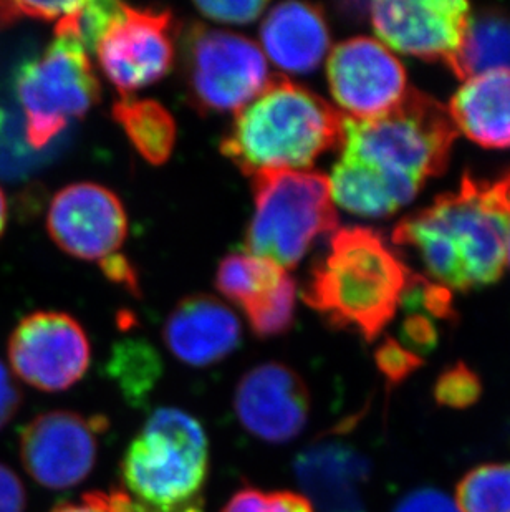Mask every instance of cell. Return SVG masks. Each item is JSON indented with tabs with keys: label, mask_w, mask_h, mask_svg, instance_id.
Listing matches in <instances>:
<instances>
[{
	"label": "cell",
	"mask_w": 510,
	"mask_h": 512,
	"mask_svg": "<svg viewBox=\"0 0 510 512\" xmlns=\"http://www.w3.org/2000/svg\"><path fill=\"white\" fill-rule=\"evenodd\" d=\"M383 45L401 54L453 67L461 49L469 4L461 0H400L370 5Z\"/></svg>",
	"instance_id": "cell-14"
},
{
	"label": "cell",
	"mask_w": 510,
	"mask_h": 512,
	"mask_svg": "<svg viewBox=\"0 0 510 512\" xmlns=\"http://www.w3.org/2000/svg\"><path fill=\"white\" fill-rule=\"evenodd\" d=\"M234 411L249 435L285 445L307 426L310 393L299 373L284 363H260L237 383Z\"/></svg>",
	"instance_id": "cell-15"
},
{
	"label": "cell",
	"mask_w": 510,
	"mask_h": 512,
	"mask_svg": "<svg viewBox=\"0 0 510 512\" xmlns=\"http://www.w3.org/2000/svg\"><path fill=\"white\" fill-rule=\"evenodd\" d=\"M176 32L169 10L121 5L120 15L95 47L105 77L125 98L159 82L173 68Z\"/></svg>",
	"instance_id": "cell-9"
},
{
	"label": "cell",
	"mask_w": 510,
	"mask_h": 512,
	"mask_svg": "<svg viewBox=\"0 0 510 512\" xmlns=\"http://www.w3.org/2000/svg\"><path fill=\"white\" fill-rule=\"evenodd\" d=\"M458 133L448 108L416 88H408L398 107L375 120L343 116L332 198L365 218L395 214L446 171Z\"/></svg>",
	"instance_id": "cell-1"
},
{
	"label": "cell",
	"mask_w": 510,
	"mask_h": 512,
	"mask_svg": "<svg viewBox=\"0 0 510 512\" xmlns=\"http://www.w3.org/2000/svg\"><path fill=\"white\" fill-rule=\"evenodd\" d=\"M507 264L510 266V221H509V232H507Z\"/></svg>",
	"instance_id": "cell-35"
},
{
	"label": "cell",
	"mask_w": 510,
	"mask_h": 512,
	"mask_svg": "<svg viewBox=\"0 0 510 512\" xmlns=\"http://www.w3.org/2000/svg\"><path fill=\"white\" fill-rule=\"evenodd\" d=\"M414 276L378 232L343 228L312 267L302 297L333 327L373 342L395 319Z\"/></svg>",
	"instance_id": "cell-3"
},
{
	"label": "cell",
	"mask_w": 510,
	"mask_h": 512,
	"mask_svg": "<svg viewBox=\"0 0 510 512\" xmlns=\"http://www.w3.org/2000/svg\"><path fill=\"white\" fill-rule=\"evenodd\" d=\"M237 315L221 300L206 294L181 300L164 322L163 340L179 362L211 367L229 357L241 343Z\"/></svg>",
	"instance_id": "cell-18"
},
{
	"label": "cell",
	"mask_w": 510,
	"mask_h": 512,
	"mask_svg": "<svg viewBox=\"0 0 510 512\" xmlns=\"http://www.w3.org/2000/svg\"><path fill=\"white\" fill-rule=\"evenodd\" d=\"M393 512H461L458 504L439 489L423 488L411 491L400 499Z\"/></svg>",
	"instance_id": "cell-29"
},
{
	"label": "cell",
	"mask_w": 510,
	"mask_h": 512,
	"mask_svg": "<svg viewBox=\"0 0 510 512\" xmlns=\"http://www.w3.org/2000/svg\"><path fill=\"white\" fill-rule=\"evenodd\" d=\"M492 70H510V14L482 9L469 15L451 72L467 80Z\"/></svg>",
	"instance_id": "cell-21"
},
{
	"label": "cell",
	"mask_w": 510,
	"mask_h": 512,
	"mask_svg": "<svg viewBox=\"0 0 510 512\" xmlns=\"http://www.w3.org/2000/svg\"><path fill=\"white\" fill-rule=\"evenodd\" d=\"M121 493L131 512H204L209 440L178 408L153 411L121 458Z\"/></svg>",
	"instance_id": "cell-5"
},
{
	"label": "cell",
	"mask_w": 510,
	"mask_h": 512,
	"mask_svg": "<svg viewBox=\"0 0 510 512\" xmlns=\"http://www.w3.org/2000/svg\"><path fill=\"white\" fill-rule=\"evenodd\" d=\"M260 42L277 67L305 75L317 70L327 55L330 30L317 5L285 2L275 5L265 17Z\"/></svg>",
	"instance_id": "cell-19"
},
{
	"label": "cell",
	"mask_w": 510,
	"mask_h": 512,
	"mask_svg": "<svg viewBox=\"0 0 510 512\" xmlns=\"http://www.w3.org/2000/svg\"><path fill=\"white\" fill-rule=\"evenodd\" d=\"M403 339L408 343L409 350L428 352L438 342V330L428 317L416 315L409 317L403 327Z\"/></svg>",
	"instance_id": "cell-32"
},
{
	"label": "cell",
	"mask_w": 510,
	"mask_h": 512,
	"mask_svg": "<svg viewBox=\"0 0 510 512\" xmlns=\"http://www.w3.org/2000/svg\"><path fill=\"white\" fill-rule=\"evenodd\" d=\"M7 199H5L2 189H0V236L4 232L5 224H7Z\"/></svg>",
	"instance_id": "cell-34"
},
{
	"label": "cell",
	"mask_w": 510,
	"mask_h": 512,
	"mask_svg": "<svg viewBox=\"0 0 510 512\" xmlns=\"http://www.w3.org/2000/svg\"><path fill=\"white\" fill-rule=\"evenodd\" d=\"M27 494L19 476L0 463V512H25Z\"/></svg>",
	"instance_id": "cell-31"
},
{
	"label": "cell",
	"mask_w": 510,
	"mask_h": 512,
	"mask_svg": "<svg viewBox=\"0 0 510 512\" xmlns=\"http://www.w3.org/2000/svg\"><path fill=\"white\" fill-rule=\"evenodd\" d=\"M509 221L499 181L464 174L458 191L406 216L393 242L416 252L434 284L466 292L499 281L507 264Z\"/></svg>",
	"instance_id": "cell-2"
},
{
	"label": "cell",
	"mask_w": 510,
	"mask_h": 512,
	"mask_svg": "<svg viewBox=\"0 0 510 512\" xmlns=\"http://www.w3.org/2000/svg\"><path fill=\"white\" fill-rule=\"evenodd\" d=\"M53 242L70 256L100 264L118 256L128 234L125 208L95 183L70 184L53 196L47 214Z\"/></svg>",
	"instance_id": "cell-13"
},
{
	"label": "cell",
	"mask_w": 510,
	"mask_h": 512,
	"mask_svg": "<svg viewBox=\"0 0 510 512\" xmlns=\"http://www.w3.org/2000/svg\"><path fill=\"white\" fill-rule=\"evenodd\" d=\"M181 50L189 103L204 115L239 112L270 83L262 50L244 35L194 24Z\"/></svg>",
	"instance_id": "cell-8"
},
{
	"label": "cell",
	"mask_w": 510,
	"mask_h": 512,
	"mask_svg": "<svg viewBox=\"0 0 510 512\" xmlns=\"http://www.w3.org/2000/svg\"><path fill=\"white\" fill-rule=\"evenodd\" d=\"M108 370L126 397L136 401L154 387L161 363L150 343L126 340L116 345Z\"/></svg>",
	"instance_id": "cell-24"
},
{
	"label": "cell",
	"mask_w": 510,
	"mask_h": 512,
	"mask_svg": "<svg viewBox=\"0 0 510 512\" xmlns=\"http://www.w3.org/2000/svg\"><path fill=\"white\" fill-rule=\"evenodd\" d=\"M254 216L247 251L282 269L299 264L318 237L335 231L330 179L317 171H262L252 176Z\"/></svg>",
	"instance_id": "cell-6"
},
{
	"label": "cell",
	"mask_w": 510,
	"mask_h": 512,
	"mask_svg": "<svg viewBox=\"0 0 510 512\" xmlns=\"http://www.w3.org/2000/svg\"><path fill=\"white\" fill-rule=\"evenodd\" d=\"M131 145L151 165H164L171 158L176 143V121L156 100L123 98L111 110Z\"/></svg>",
	"instance_id": "cell-22"
},
{
	"label": "cell",
	"mask_w": 510,
	"mask_h": 512,
	"mask_svg": "<svg viewBox=\"0 0 510 512\" xmlns=\"http://www.w3.org/2000/svg\"><path fill=\"white\" fill-rule=\"evenodd\" d=\"M17 95L27 141L42 148L100 102L102 87L82 40L70 32H55L44 55L20 70Z\"/></svg>",
	"instance_id": "cell-7"
},
{
	"label": "cell",
	"mask_w": 510,
	"mask_h": 512,
	"mask_svg": "<svg viewBox=\"0 0 510 512\" xmlns=\"http://www.w3.org/2000/svg\"><path fill=\"white\" fill-rule=\"evenodd\" d=\"M456 498L461 512H510V463L471 469L458 484Z\"/></svg>",
	"instance_id": "cell-23"
},
{
	"label": "cell",
	"mask_w": 510,
	"mask_h": 512,
	"mask_svg": "<svg viewBox=\"0 0 510 512\" xmlns=\"http://www.w3.org/2000/svg\"><path fill=\"white\" fill-rule=\"evenodd\" d=\"M348 426L318 436L295 458V479L315 512H366L371 463L345 438Z\"/></svg>",
	"instance_id": "cell-16"
},
{
	"label": "cell",
	"mask_w": 510,
	"mask_h": 512,
	"mask_svg": "<svg viewBox=\"0 0 510 512\" xmlns=\"http://www.w3.org/2000/svg\"><path fill=\"white\" fill-rule=\"evenodd\" d=\"M194 7L207 17L221 24H251L265 9L262 0H239V2H196Z\"/></svg>",
	"instance_id": "cell-28"
},
{
	"label": "cell",
	"mask_w": 510,
	"mask_h": 512,
	"mask_svg": "<svg viewBox=\"0 0 510 512\" xmlns=\"http://www.w3.org/2000/svg\"><path fill=\"white\" fill-rule=\"evenodd\" d=\"M50 512H131L130 503L120 489L110 493L83 494L82 499L77 503H63Z\"/></svg>",
	"instance_id": "cell-30"
},
{
	"label": "cell",
	"mask_w": 510,
	"mask_h": 512,
	"mask_svg": "<svg viewBox=\"0 0 510 512\" xmlns=\"http://www.w3.org/2000/svg\"><path fill=\"white\" fill-rule=\"evenodd\" d=\"M221 512H315L304 494L294 491H262L242 488Z\"/></svg>",
	"instance_id": "cell-25"
},
{
	"label": "cell",
	"mask_w": 510,
	"mask_h": 512,
	"mask_svg": "<svg viewBox=\"0 0 510 512\" xmlns=\"http://www.w3.org/2000/svg\"><path fill=\"white\" fill-rule=\"evenodd\" d=\"M481 380L476 372L459 362L446 368L434 385V400L441 406L464 410L474 405L481 397Z\"/></svg>",
	"instance_id": "cell-26"
},
{
	"label": "cell",
	"mask_w": 510,
	"mask_h": 512,
	"mask_svg": "<svg viewBox=\"0 0 510 512\" xmlns=\"http://www.w3.org/2000/svg\"><path fill=\"white\" fill-rule=\"evenodd\" d=\"M376 367L385 375L390 387L405 382L421 365L423 358L409 350L403 343L395 339L386 340L375 353Z\"/></svg>",
	"instance_id": "cell-27"
},
{
	"label": "cell",
	"mask_w": 510,
	"mask_h": 512,
	"mask_svg": "<svg viewBox=\"0 0 510 512\" xmlns=\"http://www.w3.org/2000/svg\"><path fill=\"white\" fill-rule=\"evenodd\" d=\"M216 287L241 307L260 339L279 337L294 324L297 285L269 259L249 252L229 254L217 267Z\"/></svg>",
	"instance_id": "cell-17"
},
{
	"label": "cell",
	"mask_w": 510,
	"mask_h": 512,
	"mask_svg": "<svg viewBox=\"0 0 510 512\" xmlns=\"http://www.w3.org/2000/svg\"><path fill=\"white\" fill-rule=\"evenodd\" d=\"M343 115L317 93L274 78L237 112L221 151L242 173L295 170L340 146Z\"/></svg>",
	"instance_id": "cell-4"
},
{
	"label": "cell",
	"mask_w": 510,
	"mask_h": 512,
	"mask_svg": "<svg viewBox=\"0 0 510 512\" xmlns=\"http://www.w3.org/2000/svg\"><path fill=\"white\" fill-rule=\"evenodd\" d=\"M22 395L4 363L0 362V428H4L19 410Z\"/></svg>",
	"instance_id": "cell-33"
},
{
	"label": "cell",
	"mask_w": 510,
	"mask_h": 512,
	"mask_svg": "<svg viewBox=\"0 0 510 512\" xmlns=\"http://www.w3.org/2000/svg\"><path fill=\"white\" fill-rule=\"evenodd\" d=\"M328 87L352 120H375L400 105L408 92L405 67L375 39L338 44L327 62Z\"/></svg>",
	"instance_id": "cell-12"
},
{
	"label": "cell",
	"mask_w": 510,
	"mask_h": 512,
	"mask_svg": "<svg viewBox=\"0 0 510 512\" xmlns=\"http://www.w3.org/2000/svg\"><path fill=\"white\" fill-rule=\"evenodd\" d=\"M90 358V340L82 325L62 312H35L10 335V367L20 380L42 392H63L77 385Z\"/></svg>",
	"instance_id": "cell-11"
},
{
	"label": "cell",
	"mask_w": 510,
	"mask_h": 512,
	"mask_svg": "<svg viewBox=\"0 0 510 512\" xmlns=\"http://www.w3.org/2000/svg\"><path fill=\"white\" fill-rule=\"evenodd\" d=\"M456 130L484 148H510V70L467 78L448 107Z\"/></svg>",
	"instance_id": "cell-20"
},
{
	"label": "cell",
	"mask_w": 510,
	"mask_h": 512,
	"mask_svg": "<svg viewBox=\"0 0 510 512\" xmlns=\"http://www.w3.org/2000/svg\"><path fill=\"white\" fill-rule=\"evenodd\" d=\"M106 428L102 416L57 410L35 416L20 435V459L35 483L50 491L75 488L92 473Z\"/></svg>",
	"instance_id": "cell-10"
}]
</instances>
